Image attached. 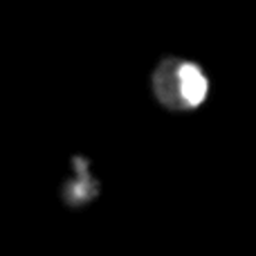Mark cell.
Masks as SVG:
<instances>
[{"mask_svg": "<svg viewBox=\"0 0 256 256\" xmlns=\"http://www.w3.org/2000/svg\"><path fill=\"white\" fill-rule=\"evenodd\" d=\"M178 88H180V94L184 99L186 106L196 108L207 99L209 92V84L204 79L202 70L194 63H182L178 68Z\"/></svg>", "mask_w": 256, "mask_h": 256, "instance_id": "6da1fadb", "label": "cell"}]
</instances>
